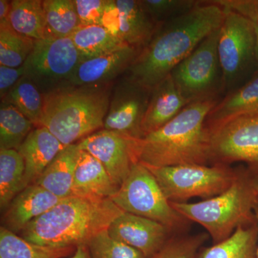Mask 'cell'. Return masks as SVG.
Listing matches in <instances>:
<instances>
[{"label":"cell","instance_id":"obj_25","mask_svg":"<svg viewBox=\"0 0 258 258\" xmlns=\"http://www.w3.org/2000/svg\"><path fill=\"white\" fill-rule=\"evenodd\" d=\"M71 37L82 60L128 45L100 25H81Z\"/></svg>","mask_w":258,"mask_h":258},{"label":"cell","instance_id":"obj_12","mask_svg":"<svg viewBox=\"0 0 258 258\" xmlns=\"http://www.w3.org/2000/svg\"><path fill=\"white\" fill-rule=\"evenodd\" d=\"M150 94V90L124 77L112 93L103 129L129 138H142V123Z\"/></svg>","mask_w":258,"mask_h":258},{"label":"cell","instance_id":"obj_19","mask_svg":"<svg viewBox=\"0 0 258 258\" xmlns=\"http://www.w3.org/2000/svg\"><path fill=\"white\" fill-rule=\"evenodd\" d=\"M188 104L169 75L151 90L142 123L143 137L169 123Z\"/></svg>","mask_w":258,"mask_h":258},{"label":"cell","instance_id":"obj_14","mask_svg":"<svg viewBox=\"0 0 258 258\" xmlns=\"http://www.w3.org/2000/svg\"><path fill=\"white\" fill-rule=\"evenodd\" d=\"M131 139L117 132L102 129L79 142L81 150L96 158L118 187L126 179L135 161Z\"/></svg>","mask_w":258,"mask_h":258},{"label":"cell","instance_id":"obj_40","mask_svg":"<svg viewBox=\"0 0 258 258\" xmlns=\"http://www.w3.org/2000/svg\"><path fill=\"white\" fill-rule=\"evenodd\" d=\"M248 171L252 176V179H254V183L258 187V163L257 164L249 165Z\"/></svg>","mask_w":258,"mask_h":258},{"label":"cell","instance_id":"obj_8","mask_svg":"<svg viewBox=\"0 0 258 258\" xmlns=\"http://www.w3.org/2000/svg\"><path fill=\"white\" fill-rule=\"evenodd\" d=\"M220 34V28L212 32L171 71V79L188 103L217 97L222 91Z\"/></svg>","mask_w":258,"mask_h":258},{"label":"cell","instance_id":"obj_30","mask_svg":"<svg viewBox=\"0 0 258 258\" xmlns=\"http://www.w3.org/2000/svg\"><path fill=\"white\" fill-rule=\"evenodd\" d=\"M1 101L13 105L34 125H38L43 111L44 94L28 78L23 76Z\"/></svg>","mask_w":258,"mask_h":258},{"label":"cell","instance_id":"obj_26","mask_svg":"<svg viewBox=\"0 0 258 258\" xmlns=\"http://www.w3.org/2000/svg\"><path fill=\"white\" fill-rule=\"evenodd\" d=\"M73 249L32 243L3 226L0 228V258H62Z\"/></svg>","mask_w":258,"mask_h":258},{"label":"cell","instance_id":"obj_20","mask_svg":"<svg viewBox=\"0 0 258 258\" xmlns=\"http://www.w3.org/2000/svg\"><path fill=\"white\" fill-rule=\"evenodd\" d=\"M118 189L101 163L89 153L81 150L72 195L111 199Z\"/></svg>","mask_w":258,"mask_h":258},{"label":"cell","instance_id":"obj_15","mask_svg":"<svg viewBox=\"0 0 258 258\" xmlns=\"http://www.w3.org/2000/svg\"><path fill=\"white\" fill-rule=\"evenodd\" d=\"M107 231L113 239L138 249L147 258H152L164 247L171 232L159 222L125 212Z\"/></svg>","mask_w":258,"mask_h":258},{"label":"cell","instance_id":"obj_7","mask_svg":"<svg viewBox=\"0 0 258 258\" xmlns=\"http://www.w3.org/2000/svg\"><path fill=\"white\" fill-rule=\"evenodd\" d=\"M111 200L123 212L159 222L170 232L182 230L189 222L172 208L152 173L141 163H134Z\"/></svg>","mask_w":258,"mask_h":258},{"label":"cell","instance_id":"obj_23","mask_svg":"<svg viewBox=\"0 0 258 258\" xmlns=\"http://www.w3.org/2000/svg\"><path fill=\"white\" fill-rule=\"evenodd\" d=\"M257 220L240 226L227 240L200 249L198 258H257Z\"/></svg>","mask_w":258,"mask_h":258},{"label":"cell","instance_id":"obj_13","mask_svg":"<svg viewBox=\"0 0 258 258\" xmlns=\"http://www.w3.org/2000/svg\"><path fill=\"white\" fill-rule=\"evenodd\" d=\"M103 26L129 46L141 50L152 40L157 24L137 0H109Z\"/></svg>","mask_w":258,"mask_h":258},{"label":"cell","instance_id":"obj_28","mask_svg":"<svg viewBox=\"0 0 258 258\" xmlns=\"http://www.w3.org/2000/svg\"><path fill=\"white\" fill-rule=\"evenodd\" d=\"M47 37H68L81 26L74 0H44Z\"/></svg>","mask_w":258,"mask_h":258},{"label":"cell","instance_id":"obj_33","mask_svg":"<svg viewBox=\"0 0 258 258\" xmlns=\"http://www.w3.org/2000/svg\"><path fill=\"white\" fill-rule=\"evenodd\" d=\"M198 0H143L141 5L155 23L161 24L201 5Z\"/></svg>","mask_w":258,"mask_h":258},{"label":"cell","instance_id":"obj_35","mask_svg":"<svg viewBox=\"0 0 258 258\" xmlns=\"http://www.w3.org/2000/svg\"><path fill=\"white\" fill-rule=\"evenodd\" d=\"M74 2L81 25H102L109 0H74Z\"/></svg>","mask_w":258,"mask_h":258},{"label":"cell","instance_id":"obj_6","mask_svg":"<svg viewBox=\"0 0 258 258\" xmlns=\"http://www.w3.org/2000/svg\"><path fill=\"white\" fill-rule=\"evenodd\" d=\"M146 166L170 203H186L191 198L205 200L216 197L230 187L238 174V170L220 164Z\"/></svg>","mask_w":258,"mask_h":258},{"label":"cell","instance_id":"obj_10","mask_svg":"<svg viewBox=\"0 0 258 258\" xmlns=\"http://www.w3.org/2000/svg\"><path fill=\"white\" fill-rule=\"evenodd\" d=\"M220 28L218 56L222 70V91H233L256 61L255 25L242 15L225 10Z\"/></svg>","mask_w":258,"mask_h":258},{"label":"cell","instance_id":"obj_41","mask_svg":"<svg viewBox=\"0 0 258 258\" xmlns=\"http://www.w3.org/2000/svg\"><path fill=\"white\" fill-rule=\"evenodd\" d=\"M255 34H256V45H255V57L256 62L258 64V21L255 25Z\"/></svg>","mask_w":258,"mask_h":258},{"label":"cell","instance_id":"obj_34","mask_svg":"<svg viewBox=\"0 0 258 258\" xmlns=\"http://www.w3.org/2000/svg\"><path fill=\"white\" fill-rule=\"evenodd\" d=\"M208 237L205 233L175 236L169 239L152 258H198L200 249Z\"/></svg>","mask_w":258,"mask_h":258},{"label":"cell","instance_id":"obj_27","mask_svg":"<svg viewBox=\"0 0 258 258\" xmlns=\"http://www.w3.org/2000/svg\"><path fill=\"white\" fill-rule=\"evenodd\" d=\"M25 161L15 149H0V208L5 211L23 190Z\"/></svg>","mask_w":258,"mask_h":258},{"label":"cell","instance_id":"obj_5","mask_svg":"<svg viewBox=\"0 0 258 258\" xmlns=\"http://www.w3.org/2000/svg\"><path fill=\"white\" fill-rule=\"evenodd\" d=\"M258 187L248 169H239L230 187L223 193L195 203H171L174 210L189 222L208 232L212 244L227 240L240 226L255 221Z\"/></svg>","mask_w":258,"mask_h":258},{"label":"cell","instance_id":"obj_3","mask_svg":"<svg viewBox=\"0 0 258 258\" xmlns=\"http://www.w3.org/2000/svg\"><path fill=\"white\" fill-rule=\"evenodd\" d=\"M111 199L71 195L28 224L20 236L40 245H86L123 213Z\"/></svg>","mask_w":258,"mask_h":258},{"label":"cell","instance_id":"obj_37","mask_svg":"<svg viewBox=\"0 0 258 258\" xmlns=\"http://www.w3.org/2000/svg\"><path fill=\"white\" fill-rule=\"evenodd\" d=\"M25 76L24 66L19 68H10L0 66V95L3 99L14 87L17 83Z\"/></svg>","mask_w":258,"mask_h":258},{"label":"cell","instance_id":"obj_24","mask_svg":"<svg viewBox=\"0 0 258 258\" xmlns=\"http://www.w3.org/2000/svg\"><path fill=\"white\" fill-rule=\"evenodd\" d=\"M8 23L24 36L35 40L47 37L46 20L41 0H13Z\"/></svg>","mask_w":258,"mask_h":258},{"label":"cell","instance_id":"obj_42","mask_svg":"<svg viewBox=\"0 0 258 258\" xmlns=\"http://www.w3.org/2000/svg\"><path fill=\"white\" fill-rule=\"evenodd\" d=\"M254 215H255L256 220H257V223L258 226V204L256 205L255 208L254 210ZM257 258H258V243H257Z\"/></svg>","mask_w":258,"mask_h":258},{"label":"cell","instance_id":"obj_2","mask_svg":"<svg viewBox=\"0 0 258 258\" xmlns=\"http://www.w3.org/2000/svg\"><path fill=\"white\" fill-rule=\"evenodd\" d=\"M217 97L191 102L175 118L142 138L131 139L135 162L153 167L211 162L209 113Z\"/></svg>","mask_w":258,"mask_h":258},{"label":"cell","instance_id":"obj_17","mask_svg":"<svg viewBox=\"0 0 258 258\" xmlns=\"http://www.w3.org/2000/svg\"><path fill=\"white\" fill-rule=\"evenodd\" d=\"M62 200L63 199L57 198L40 185H30L15 196L5 210L3 227L18 233L30 222L41 216Z\"/></svg>","mask_w":258,"mask_h":258},{"label":"cell","instance_id":"obj_22","mask_svg":"<svg viewBox=\"0 0 258 258\" xmlns=\"http://www.w3.org/2000/svg\"><path fill=\"white\" fill-rule=\"evenodd\" d=\"M258 110V72L248 82L217 102L206 120L208 129L234 117Z\"/></svg>","mask_w":258,"mask_h":258},{"label":"cell","instance_id":"obj_39","mask_svg":"<svg viewBox=\"0 0 258 258\" xmlns=\"http://www.w3.org/2000/svg\"><path fill=\"white\" fill-rule=\"evenodd\" d=\"M69 258H91L87 246L79 245L76 247L74 254Z\"/></svg>","mask_w":258,"mask_h":258},{"label":"cell","instance_id":"obj_36","mask_svg":"<svg viewBox=\"0 0 258 258\" xmlns=\"http://www.w3.org/2000/svg\"><path fill=\"white\" fill-rule=\"evenodd\" d=\"M223 9L242 15L256 25L258 21V1L222 0L215 1Z\"/></svg>","mask_w":258,"mask_h":258},{"label":"cell","instance_id":"obj_29","mask_svg":"<svg viewBox=\"0 0 258 258\" xmlns=\"http://www.w3.org/2000/svg\"><path fill=\"white\" fill-rule=\"evenodd\" d=\"M33 123L13 105L1 101L0 149L18 150L34 127Z\"/></svg>","mask_w":258,"mask_h":258},{"label":"cell","instance_id":"obj_1","mask_svg":"<svg viewBox=\"0 0 258 258\" xmlns=\"http://www.w3.org/2000/svg\"><path fill=\"white\" fill-rule=\"evenodd\" d=\"M225 12L215 1H204L184 14L159 24L139 51L125 77L152 90L171 74L212 32L221 28Z\"/></svg>","mask_w":258,"mask_h":258},{"label":"cell","instance_id":"obj_31","mask_svg":"<svg viewBox=\"0 0 258 258\" xmlns=\"http://www.w3.org/2000/svg\"><path fill=\"white\" fill-rule=\"evenodd\" d=\"M35 41L15 31L9 24L0 25V66H23L33 49Z\"/></svg>","mask_w":258,"mask_h":258},{"label":"cell","instance_id":"obj_18","mask_svg":"<svg viewBox=\"0 0 258 258\" xmlns=\"http://www.w3.org/2000/svg\"><path fill=\"white\" fill-rule=\"evenodd\" d=\"M66 147L45 127L32 129L18 150L25 161L23 190L35 184L49 164Z\"/></svg>","mask_w":258,"mask_h":258},{"label":"cell","instance_id":"obj_11","mask_svg":"<svg viewBox=\"0 0 258 258\" xmlns=\"http://www.w3.org/2000/svg\"><path fill=\"white\" fill-rule=\"evenodd\" d=\"M211 162L229 165L258 163V110L237 115L208 129Z\"/></svg>","mask_w":258,"mask_h":258},{"label":"cell","instance_id":"obj_32","mask_svg":"<svg viewBox=\"0 0 258 258\" xmlns=\"http://www.w3.org/2000/svg\"><path fill=\"white\" fill-rule=\"evenodd\" d=\"M86 246L91 258H147L138 249L113 239L107 230L93 237Z\"/></svg>","mask_w":258,"mask_h":258},{"label":"cell","instance_id":"obj_4","mask_svg":"<svg viewBox=\"0 0 258 258\" xmlns=\"http://www.w3.org/2000/svg\"><path fill=\"white\" fill-rule=\"evenodd\" d=\"M66 85L44 94L41 118L37 127L48 129L67 147L103 129L113 84Z\"/></svg>","mask_w":258,"mask_h":258},{"label":"cell","instance_id":"obj_21","mask_svg":"<svg viewBox=\"0 0 258 258\" xmlns=\"http://www.w3.org/2000/svg\"><path fill=\"white\" fill-rule=\"evenodd\" d=\"M80 152L78 143L67 146L56 156L35 184L57 198L64 199L71 196Z\"/></svg>","mask_w":258,"mask_h":258},{"label":"cell","instance_id":"obj_9","mask_svg":"<svg viewBox=\"0 0 258 258\" xmlns=\"http://www.w3.org/2000/svg\"><path fill=\"white\" fill-rule=\"evenodd\" d=\"M81 55L71 37H45L35 40L24 63L25 77L45 93L69 84Z\"/></svg>","mask_w":258,"mask_h":258},{"label":"cell","instance_id":"obj_16","mask_svg":"<svg viewBox=\"0 0 258 258\" xmlns=\"http://www.w3.org/2000/svg\"><path fill=\"white\" fill-rule=\"evenodd\" d=\"M139 51L127 45L81 60L71 76L69 85L88 86L113 83V80L126 72Z\"/></svg>","mask_w":258,"mask_h":258},{"label":"cell","instance_id":"obj_38","mask_svg":"<svg viewBox=\"0 0 258 258\" xmlns=\"http://www.w3.org/2000/svg\"><path fill=\"white\" fill-rule=\"evenodd\" d=\"M11 11V1L0 0V25L8 23Z\"/></svg>","mask_w":258,"mask_h":258}]
</instances>
